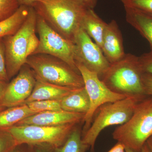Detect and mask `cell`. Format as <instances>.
Here are the masks:
<instances>
[{"label":"cell","mask_w":152,"mask_h":152,"mask_svg":"<svg viewBox=\"0 0 152 152\" xmlns=\"http://www.w3.org/2000/svg\"><path fill=\"white\" fill-rule=\"evenodd\" d=\"M30 7L21 5L12 16L0 21V38L12 35L16 32L27 18Z\"/></svg>","instance_id":"cell-19"},{"label":"cell","mask_w":152,"mask_h":152,"mask_svg":"<svg viewBox=\"0 0 152 152\" xmlns=\"http://www.w3.org/2000/svg\"><path fill=\"white\" fill-rule=\"evenodd\" d=\"M18 145L6 128H0V152H10Z\"/></svg>","instance_id":"cell-24"},{"label":"cell","mask_w":152,"mask_h":152,"mask_svg":"<svg viewBox=\"0 0 152 152\" xmlns=\"http://www.w3.org/2000/svg\"><path fill=\"white\" fill-rule=\"evenodd\" d=\"M26 104L28 105L31 110L37 113L62 110L60 100H58L34 101Z\"/></svg>","instance_id":"cell-21"},{"label":"cell","mask_w":152,"mask_h":152,"mask_svg":"<svg viewBox=\"0 0 152 152\" xmlns=\"http://www.w3.org/2000/svg\"><path fill=\"white\" fill-rule=\"evenodd\" d=\"M10 152H36L34 145L27 144H19Z\"/></svg>","instance_id":"cell-28"},{"label":"cell","mask_w":152,"mask_h":152,"mask_svg":"<svg viewBox=\"0 0 152 152\" xmlns=\"http://www.w3.org/2000/svg\"><path fill=\"white\" fill-rule=\"evenodd\" d=\"M107 152H126L125 147L122 144L118 143Z\"/></svg>","instance_id":"cell-31"},{"label":"cell","mask_w":152,"mask_h":152,"mask_svg":"<svg viewBox=\"0 0 152 152\" xmlns=\"http://www.w3.org/2000/svg\"><path fill=\"white\" fill-rule=\"evenodd\" d=\"M124 7L134 9L152 16V0H121Z\"/></svg>","instance_id":"cell-22"},{"label":"cell","mask_w":152,"mask_h":152,"mask_svg":"<svg viewBox=\"0 0 152 152\" xmlns=\"http://www.w3.org/2000/svg\"><path fill=\"white\" fill-rule=\"evenodd\" d=\"M36 152H53L55 148L46 144L35 145Z\"/></svg>","instance_id":"cell-29"},{"label":"cell","mask_w":152,"mask_h":152,"mask_svg":"<svg viewBox=\"0 0 152 152\" xmlns=\"http://www.w3.org/2000/svg\"><path fill=\"white\" fill-rule=\"evenodd\" d=\"M144 98L127 97L104 104L98 109L90 128L82 134L83 142L88 146L91 152H94L95 143L101 132L110 126H120L126 122L132 115L137 104Z\"/></svg>","instance_id":"cell-5"},{"label":"cell","mask_w":152,"mask_h":152,"mask_svg":"<svg viewBox=\"0 0 152 152\" xmlns=\"http://www.w3.org/2000/svg\"><path fill=\"white\" fill-rule=\"evenodd\" d=\"M124 8L126 21L148 41L152 52V16L134 9Z\"/></svg>","instance_id":"cell-16"},{"label":"cell","mask_w":152,"mask_h":152,"mask_svg":"<svg viewBox=\"0 0 152 152\" xmlns=\"http://www.w3.org/2000/svg\"><path fill=\"white\" fill-rule=\"evenodd\" d=\"M144 92L147 96H152V75L144 73L142 76Z\"/></svg>","instance_id":"cell-27"},{"label":"cell","mask_w":152,"mask_h":152,"mask_svg":"<svg viewBox=\"0 0 152 152\" xmlns=\"http://www.w3.org/2000/svg\"><path fill=\"white\" fill-rule=\"evenodd\" d=\"M37 32L39 44L33 54H44L56 57L80 73L75 61V46L73 42L60 35L38 15Z\"/></svg>","instance_id":"cell-8"},{"label":"cell","mask_w":152,"mask_h":152,"mask_svg":"<svg viewBox=\"0 0 152 152\" xmlns=\"http://www.w3.org/2000/svg\"><path fill=\"white\" fill-rule=\"evenodd\" d=\"M31 7L51 27L73 42L88 9L80 0H37Z\"/></svg>","instance_id":"cell-1"},{"label":"cell","mask_w":152,"mask_h":152,"mask_svg":"<svg viewBox=\"0 0 152 152\" xmlns=\"http://www.w3.org/2000/svg\"><path fill=\"white\" fill-rule=\"evenodd\" d=\"M139 57L126 54L122 59L111 64L100 79L112 91L127 97L143 98L144 73Z\"/></svg>","instance_id":"cell-3"},{"label":"cell","mask_w":152,"mask_h":152,"mask_svg":"<svg viewBox=\"0 0 152 152\" xmlns=\"http://www.w3.org/2000/svg\"><path fill=\"white\" fill-rule=\"evenodd\" d=\"M37 0H18L20 5H24L31 7L33 3Z\"/></svg>","instance_id":"cell-33"},{"label":"cell","mask_w":152,"mask_h":152,"mask_svg":"<svg viewBox=\"0 0 152 152\" xmlns=\"http://www.w3.org/2000/svg\"><path fill=\"white\" fill-rule=\"evenodd\" d=\"M20 6L18 0H0V21L12 16Z\"/></svg>","instance_id":"cell-23"},{"label":"cell","mask_w":152,"mask_h":152,"mask_svg":"<svg viewBox=\"0 0 152 152\" xmlns=\"http://www.w3.org/2000/svg\"><path fill=\"white\" fill-rule=\"evenodd\" d=\"M37 113L27 104L7 108L0 112V128L10 127L26 118Z\"/></svg>","instance_id":"cell-18"},{"label":"cell","mask_w":152,"mask_h":152,"mask_svg":"<svg viewBox=\"0 0 152 152\" xmlns=\"http://www.w3.org/2000/svg\"><path fill=\"white\" fill-rule=\"evenodd\" d=\"M73 43L76 64H81L97 74L100 78L111 64L101 48L81 27L76 33Z\"/></svg>","instance_id":"cell-10"},{"label":"cell","mask_w":152,"mask_h":152,"mask_svg":"<svg viewBox=\"0 0 152 152\" xmlns=\"http://www.w3.org/2000/svg\"><path fill=\"white\" fill-rule=\"evenodd\" d=\"M139 58L144 72L152 75V52L143 54Z\"/></svg>","instance_id":"cell-26"},{"label":"cell","mask_w":152,"mask_h":152,"mask_svg":"<svg viewBox=\"0 0 152 152\" xmlns=\"http://www.w3.org/2000/svg\"><path fill=\"white\" fill-rule=\"evenodd\" d=\"M7 108L5 107H3V106L1 105L0 104V112H1L2 111L4 110Z\"/></svg>","instance_id":"cell-36"},{"label":"cell","mask_w":152,"mask_h":152,"mask_svg":"<svg viewBox=\"0 0 152 152\" xmlns=\"http://www.w3.org/2000/svg\"><path fill=\"white\" fill-rule=\"evenodd\" d=\"M37 20V15L32 7H30L27 18L19 29L12 35L3 38L6 69L10 80L18 73L39 45Z\"/></svg>","instance_id":"cell-2"},{"label":"cell","mask_w":152,"mask_h":152,"mask_svg":"<svg viewBox=\"0 0 152 152\" xmlns=\"http://www.w3.org/2000/svg\"><path fill=\"white\" fill-rule=\"evenodd\" d=\"M63 110L84 114L86 115L90 107L88 95L85 87L76 88L60 100Z\"/></svg>","instance_id":"cell-15"},{"label":"cell","mask_w":152,"mask_h":152,"mask_svg":"<svg viewBox=\"0 0 152 152\" xmlns=\"http://www.w3.org/2000/svg\"><path fill=\"white\" fill-rule=\"evenodd\" d=\"M77 125L74 128L65 142L61 146L55 148L53 152H86L90 148L83 142L82 132Z\"/></svg>","instance_id":"cell-20"},{"label":"cell","mask_w":152,"mask_h":152,"mask_svg":"<svg viewBox=\"0 0 152 152\" xmlns=\"http://www.w3.org/2000/svg\"><path fill=\"white\" fill-rule=\"evenodd\" d=\"M7 84L8 82L0 80V100L4 94Z\"/></svg>","instance_id":"cell-32"},{"label":"cell","mask_w":152,"mask_h":152,"mask_svg":"<svg viewBox=\"0 0 152 152\" xmlns=\"http://www.w3.org/2000/svg\"><path fill=\"white\" fill-rule=\"evenodd\" d=\"M36 82L31 94L24 104L34 101L58 100L69 94L76 88L61 86L45 81L36 76Z\"/></svg>","instance_id":"cell-14"},{"label":"cell","mask_w":152,"mask_h":152,"mask_svg":"<svg viewBox=\"0 0 152 152\" xmlns=\"http://www.w3.org/2000/svg\"><path fill=\"white\" fill-rule=\"evenodd\" d=\"M36 82L34 73L26 64L15 78L8 83L0 104L6 108L24 104L32 93Z\"/></svg>","instance_id":"cell-11"},{"label":"cell","mask_w":152,"mask_h":152,"mask_svg":"<svg viewBox=\"0 0 152 152\" xmlns=\"http://www.w3.org/2000/svg\"><path fill=\"white\" fill-rule=\"evenodd\" d=\"M79 124L72 123L57 126L37 125H15L6 128L18 145L46 144L56 148L61 146Z\"/></svg>","instance_id":"cell-7"},{"label":"cell","mask_w":152,"mask_h":152,"mask_svg":"<svg viewBox=\"0 0 152 152\" xmlns=\"http://www.w3.org/2000/svg\"><path fill=\"white\" fill-rule=\"evenodd\" d=\"M113 137L125 148L140 152L152 136V96H147L136 105L126 122L115 129Z\"/></svg>","instance_id":"cell-4"},{"label":"cell","mask_w":152,"mask_h":152,"mask_svg":"<svg viewBox=\"0 0 152 152\" xmlns=\"http://www.w3.org/2000/svg\"><path fill=\"white\" fill-rule=\"evenodd\" d=\"M26 64L36 76L48 83L72 88L85 87L80 73L56 57L44 54H35L28 58Z\"/></svg>","instance_id":"cell-6"},{"label":"cell","mask_w":152,"mask_h":152,"mask_svg":"<svg viewBox=\"0 0 152 152\" xmlns=\"http://www.w3.org/2000/svg\"><path fill=\"white\" fill-rule=\"evenodd\" d=\"M88 9L94 10L96 6L98 0H80Z\"/></svg>","instance_id":"cell-30"},{"label":"cell","mask_w":152,"mask_h":152,"mask_svg":"<svg viewBox=\"0 0 152 152\" xmlns=\"http://www.w3.org/2000/svg\"><path fill=\"white\" fill-rule=\"evenodd\" d=\"M92 9H88L81 23V28L102 49L103 37L107 25Z\"/></svg>","instance_id":"cell-17"},{"label":"cell","mask_w":152,"mask_h":152,"mask_svg":"<svg viewBox=\"0 0 152 152\" xmlns=\"http://www.w3.org/2000/svg\"><path fill=\"white\" fill-rule=\"evenodd\" d=\"M102 50L110 64L122 59L126 54L122 35L115 20L107 24L103 37Z\"/></svg>","instance_id":"cell-13"},{"label":"cell","mask_w":152,"mask_h":152,"mask_svg":"<svg viewBox=\"0 0 152 152\" xmlns=\"http://www.w3.org/2000/svg\"><path fill=\"white\" fill-rule=\"evenodd\" d=\"M125 151L126 152H135L132 151V150H130L129 149L126 148H125ZM140 152H151L146 143L144 145L141 151Z\"/></svg>","instance_id":"cell-34"},{"label":"cell","mask_w":152,"mask_h":152,"mask_svg":"<svg viewBox=\"0 0 152 152\" xmlns=\"http://www.w3.org/2000/svg\"><path fill=\"white\" fill-rule=\"evenodd\" d=\"M85 114L71 113L66 111L41 112L28 117L15 125H37L57 126L83 122Z\"/></svg>","instance_id":"cell-12"},{"label":"cell","mask_w":152,"mask_h":152,"mask_svg":"<svg viewBox=\"0 0 152 152\" xmlns=\"http://www.w3.org/2000/svg\"><path fill=\"white\" fill-rule=\"evenodd\" d=\"M146 144L148 148H149L151 152H152V136L148 139L146 142Z\"/></svg>","instance_id":"cell-35"},{"label":"cell","mask_w":152,"mask_h":152,"mask_svg":"<svg viewBox=\"0 0 152 152\" xmlns=\"http://www.w3.org/2000/svg\"><path fill=\"white\" fill-rule=\"evenodd\" d=\"M76 65L83 77L90 101L89 110L83 120L84 125L82 131L83 134L90 128L95 114L101 106L127 97L112 91L101 80L97 74L89 70L81 64H76Z\"/></svg>","instance_id":"cell-9"},{"label":"cell","mask_w":152,"mask_h":152,"mask_svg":"<svg viewBox=\"0 0 152 152\" xmlns=\"http://www.w3.org/2000/svg\"><path fill=\"white\" fill-rule=\"evenodd\" d=\"M0 80L7 82L10 81L6 69L5 49L3 38H0Z\"/></svg>","instance_id":"cell-25"}]
</instances>
